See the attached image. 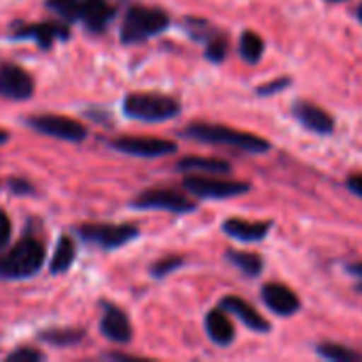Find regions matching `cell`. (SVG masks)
Returning <instances> with one entry per match:
<instances>
[{
	"instance_id": "obj_20",
	"label": "cell",
	"mask_w": 362,
	"mask_h": 362,
	"mask_svg": "<svg viewBox=\"0 0 362 362\" xmlns=\"http://www.w3.org/2000/svg\"><path fill=\"white\" fill-rule=\"evenodd\" d=\"M38 339L53 348H74L85 339L83 329H45L38 333Z\"/></svg>"
},
{
	"instance_id": "obj_31",
	"label": "cell",
	"mask_w": 362,
	"mask_h": 362,
	"mask_svg": "<svg viewBox=\"0 0 362 362\" xmlns=\"http://www.w3.org/2000/svg\"><path fill=\"white\" fill-rule=\"evenodd\" d=\"M291 85V78H276V81H272V83H267V85H261L259 89H257V93L259 95H274V93H280L282 89H286Z\"/></svg>"
},
{
	"instance_id": "obj_9",
	"label": "cell",
	"mask_w": 362,
	"mask_h": 362,
	"mask_svg": "<svg viewBox=\"0 0 362 362\" xmlns=\"http://www.w3.org/2000/svg\"><path fill=\"white\" fill-rule=\"evenodd\" d=\"M182 187L193 193L195 197L204 199H227V197H240L250 191L248 182L238 180H218V178H206V176H187L182 180Z\"/></svg>"
},
{
	"instance_id": "obj_18",
	"label": "cell",
	"mask_w": 362,
	"mask_h": 362,
	"mask_svg": "<svg viewBox=\"0 0 362 362\" xmlns=\"http://www.w3.org/2000/svg\"><path fill=\"white\" fill-rule=\"evenodd\" d=\"M206 333L216 346H229L235 339V329L223 310H212L206 316Z\"/></svg>"
},
{
	"instance_id": "obj_27",
	"label": "cell",
	"mask_w": 362,
	"mask_h": 362,
	"mask_svg": "<svg viewBox=\"0 0 362 362\" xmlns=\"http://www.w3.org/2000/svg\"><path fill=\"white\" fill-rule=\"evenodd\" d=\"M42 358H45V354L36 348H30V346H21L19 350H13L6 354L8 362H38Z\"/></svg>"
},
{
	"instance_id": "obj_26",
	"label": "cell",
	"mask_w": 362,
	"mask_h": 362,
	"mask_svg": "<svg viewBox=\"0 0 362 362\" xmlns=\"http://www.w3.org/2000/svg\"><path fill=\"white\" fill-rule=\"evenodd\" d=\"M182 265H185V259H182V257H168V259L157 261V263L151 267V276L157 278V280H161V278H165L168 274L176 272V269L182 267Z\"/></svg>"
},
{
	"instance_id": "obj_6",
	"label": "cell",
	"mask_w": 362,
	"mask_h": 362,
	"mask_svg": "<svg viewBox=\"0 0 362 362\" xmlns=\"http://www.w3.org/2000/svg\"><path fill=\"white\" fill-rule=\"evenodd\" d=\"M23 121L30 129L64 140V142H83L89 136L83 123L64 115H32V117H25Z\"/></svg>"
},
{
	"instance_id": "obj_4",
	"label": "cell",
	"mask_w": 362,
	"mask_h": 362,
	"mask_svg": "<svg viewBox=\"0 0 362 362\" xmlns=\"http://www.w3.org/2000/svg\"><path fill=\"white\" fill-rule=\"evenodd\" d=\"M123 112L129 119L144 121V123H159L178 117L180 112V102L163 95V93H144V91H134L127 93L123 100Z\"/></svg>"
},
{
	"instance_id": "obj_17",
	"label": "cell",
	"mask_w": 362,
	"mask_h": 362,
	"mask_svg": "<svg viewBox=\"0 0 362 362\" xmlns=\"http://www.w3.org/2000/svg\"><path fill=\"white\" fill-rule=\"evenodd\" d=\"M272 229V223H252L242 218H229L223 223V231L240 242H261Z\"/></svg>"
},
{
	"instance_id": "obj_3",
	"label": "cell",
	"mask_w": 362,
	"mask_h": 362,
	"mask_svg": "<svg viewBox=\"0 0 362 362\" xmlns=\"http://www.w3.org/2000/svg\"><path fill=\"white\" fill-rule=\"evenodd\" d=\"M168 25H170V15L165 11L134 4L127 8V13L123 17L119 36H121L123 45H136V42H144L151 36L165 32Z\"/></svg>"
},
{
	"instance_id": "obj_23",
	"label": "cell",
	"mask_w": 362,
	"mask_h": 362,
	"mask_svg": "<svg viewBox=\"0 0 362 362\" xmlns=\"http://www.w3.org/2000/svg\"><path fill=\"white\" fill-rule=\"evenodd\" d=\"M81 4L83 0H45V6L66 23L81 21Z\"/></svg>"
},
{
	"instance_id": "obj_30",
	"label": "cell",
	"mask_w": 362,
	"mask_h": 362,
	"mask_svg": "<svg viewBox=\"0 0 362 362\" xmlns=\"http://www.w3.org/2000/svg\"><path fill=\"white\" fill-rule=\"evenodd\" d=\"M13 235V227H11V218L6 216L4 210H0V252L8 246Z\"/></svg>"
},
{
	"instance_id": "obj_29",
	"label": "cell",
	"mask_w": 362,
	"mask_h": 362,
	"mask_svg": "<svg viewBox=\"0 0 362 362\" xmlns=\"http://www.w3.org/2000/svg\"><path fill=\"white\" fill-rule=\"evenodd\" d=\"M4 185H6V189H8L11 195H32L34 193V185L28 182V180H23V178H19V176L8 178Z\"/></svg>"
},
{
	"instance_id": "obj_10",
	"label": "cell",
	"mask_w": 362,
	"mask_h": 362,
	"mask_svg": "<svg viewBox=\"0 0 362 362\" xmlns=\"http://www.w3.org/2000/svg\"><path fill=\"white\" fill-rule=\"evenodd\" d=\"M132 208L136 210H165L176 214H189L197 206L182 193L170 191V189H148L140 193L136 199H132Z\"/></svg>"
},
{
	"instance_id": "obj_32",
	"label": "cell",
	"mask_w": 362,
	"mask_h": 362,
	"mask_svg": "<svg viewBox=\"0 0 362 362\" xmlns=\"http://www.w3.org/2000/svg\"><path fill=\"white\" fill-rule=\"evenodd\" d=\"M348 189H350L354 195L362 197V174H356V176H352V178L348 180Z\"/></svg>"
},
{
	"instance_id": "obj_25",
	"label": "cell",
	"mask_w": 362,
	"mask_h": 362,
	"mask_svg": "<svg viewBox=\"0 0 362 362\" xmlns=\"http://www.w3.org/2000/svg\"><path fill=\"white\" fill-rule=\"evenodd\" d=\"M318 356L325 358V361H335V362H361L362 354L346 348V346H339V344H320L316 348Z\"/></svg>"
},
{
	"instance_id": "obj_8",
	"label": "cell",
	"mask_w": 362,
	"mask_h": 362,
	"mask_svg": "<svg viewBox=\"0 0 362 362\" xmlns=\"http://www.w3.org/2000/svg\"><path fill=\"white\" fill-rule=\"evenodd\" d=\"M110 148L132 155V157H142V159H155L163 155L176 153V142L163 140V138H151V136H119L108 142Z\"/></svg>"
},
{
	"instance_id": "obj_5",
	"label": "cell",
	"mask_w": 362,
	"mask_h": 362,
	"mask_svg": "<svg viewBox=\"0 0 362 362\" xmlns=\"http://www.w3.org/2000/svg\"><path fill=\"white\" fill-rule=\"evenodd\" d=\"M76 235L100 250H117L140 235L136 225H106V223H83L76 227Z\"/></svg>"
},
{
	"instance_id": "obj_2",
	"label": "cell",
	"mask_w": 362,
	"mask_h": 362,
	"mask_svg": "<svg viewBox=\"0 0 362 362\" xmlns=\"http://www.w3.org/2000/svg\"><path fill=\"white\" fill-rule=\"evenodd\" d=\"M182 138H191L197 142H206V144H221V146H233L246 153H267L272 148V144L255 134L248 132H238L225 125H208V123H195L189 125L187 129L180 132Z\"/></svg>"
},
{
	"instance_id": "obj_21",
	"label": "cell",
	"mask_w": 362,
	"mask_h": 362,
	"mask_svg": "<svg viewBox=\"0 0 362 362\" xmlns=\"http://www.w3.org/2000/svg\"><path fill=\"white\" fill-rule=\"evenodd\" d=\"M180 172H210V174H227L231 172V163L223 159H208V157H185L176 165Z\"/></svg>"
},
{
	"instance_id": "obj_11",
	"label": "cell",
	"mask_w": 362,
	"mask_h": 362,
	"mask_svg": "<svg viewBox=\"0 0 362 362\" xmlns=\"http://www.w3.org/2000/svg\"><path fill=\"white\" fill-rule=\"evenodd\" d=\"M34 95V78L28 70L17 64H0V98L6 100H30Z\"/></svg>"
},
{
	"instance_id": "obj_16",
	"label": "cell",
	"mask_w": 362,
	"mask_h": 362,
	"mask_svg": "<svg viewBox=\"0 0 362 362\" xmlns=\"http://www.w3.org/2000/svg\"><path fill=\"white\" fill-rule=\"evenodd\" d=\"M221 310L227 312V314L238 316L250 331H257V333H269L272 331V325L250 303H246L240 297H225L221 301Z\"/></svg>"
},
{
	"instance_id": "obj_19",
	"label": "cell",
	"mask_w": 362,
	"mask_h": 362,
	"mask_svg": "<svg viewBox=\"0 0 362 362\" xmlns=\"http://www.w3.org/2000/svg\"><path fill=\"white\" fill-rule=\"evenodd\" d=\"M76 259V244L70 235H62L55 244V250L51 255V261H49V274L51 276H59V274H66L72 263Z\"/></svg>"
},
{
	"instance_id": "obj_24",
	"label": "cell",
	"mask_w": 362,
	"mask_h": 362,
	"mask_svg": "<svg viewBox=\"0 0 362 362\" xmlns=\"http://www.w3.org/2000/svg\"><path fill=\"white\" fill-rule=\"evenodd\" d=\"M263 51H265V40L257 32H250L248 30V32L242 34V38H240V53H242V57L246 62L257 64L261 59Z\"/></svg>"
},
{
	"instance_id": "obj_37",
	"label": "cell",
	"mask_w": 362,
	"mask_h": 362,
	"mask_svg": "<svg viewBox=\"0 0 362 362\" xmlns=\"http://www.w3.org/2000/svg\"><path fill=\"white\" fill-rule=\"evenodd\" d=\"M331 2H339V0H331Z\"/></svg>"
},
{
	"instance_id": "obj_13",
	"label": "cell",
	"mask_w": 362,
	"mask_h": 362,
	"mask_svg": "<svg viewBox=\"0 0 362 362\" xmlns=\"http://www.w3.org/2000/svg\"><path fill=\"white\" fill-rule=\"evenodd\" d=\"M115 13L117 8L110 0H83L81 4V21L93 34L104 32L110 25Z\"/></svg>"
},
{
	"instance_id": "obj_12",
	"label": "cell",
	"mask_w": 362,
	"mask_h": 362,
	"mask_svg": "<svg viewBox=\"0 0 362 362\" xmlns=\"http://www.w3.org/2000/svg\"><path fill=\"white\" fill-rule=\"evenodd\" d=\"M100 333L112 341V344H119V346H127L134 337V329H132V322L127 318V314L108 303V301H102V318H100Z\"/></svg>"
},
{
	"instance_id": "obj_33",
	"label": "cell",
	"mask_w": 362,
	"mask_h": 362,
	"mask_svg": "<svg viewBox=\"0 0 362 362\" xmlns=\"http://www.w3.org/2000/svg\"><path fill=\"white\" fill-rule=\"evenodd\" d=\"M346 272H348L350 276H354V278L362 280V261H358V263H352V265H348V267H346Z\"/></svg>"
},
{
	"instance_id": "obj_7",
	"label": "cell",
	"mask_w": 362,
	"mask_h": 362,
	"mask_svg": "<svg viewBox=\"0 0 362 362\" xmlns=\"http://www.w3.org/2000/svg\"><path fill=\"white\" fill-rule=\"evenodd\" d=\"M70 34H72L70 23L66 21H38V23L15 21L11 25V38L34 40L40 49H51L55 40H68Z\"/></svg>"
},
{
	"instance_id": "obj_1",
	"label": "cell",
	"mask_w": 362,
	"mask_h": 362,
	"mask_svg": "<svg viewBox=\"0 0 362 362\" xmlns=\"http://www.w3.org/2000/svg\"><path fill=\"white\" fill-rule=\"evenodd\" d=\"M47 261L42 242L34 235L21 238L13 248L0 252V280H28L36 276Z\"/></svg>"
},
{
	"instance_id": "obj_34",
	"label": "cell",
	"mask_w": 362,
	"mask_h": 362,
	"mask_svg": "<svg viewBox=\"0 0 362 362\" xmlns=\"http://www.w3.org/2000/svg\"><path fill=\"white\" fill-rule=\"evenodd\" d=\"M8 140V132L6 129H0V144H4Z\"/></svg>"
},
{
	"instance_id": "obj_22",
	"label": "cell",
	"mask_w": 362,
	"mask_h": 362,
	"mask_svg": "<svg viewBox=\"0 0 362 362\" xmlns=\"http://www.w3.org/2000/svg\"><path fill=\"white\" fill-rule=\"evenodd\" d=\"M225 259L235 265L244 276L248 278H257L261 272H263V259L259 255H252V252H242V250H227Z\"/></svg>"
},
{
	"instance_id": "obj_28",
	"label": "cell",
	"mask_w": 362,
	"mask_h": 362,
	"mask_svg": "<svg viewBox=\"0 0 362 362\" xmlns=\"http://www.w3.org/2000/svg\"><path fill=\"white\" fill-rule=\"evenodd\" d=\"M206 57L214 64H221L227 57V40L216 36L212 40H208V49H206Z\"/></svg>"
},
{
	"instance_id": "obj_36",
	"label": "cell",
	"mask_w": 362,
	"mask_h": 362,
	"mask_svg": "<svg viewBox=\"0 0 362 362\" xmlns=\"http://www.w3.org/2000/svg\"><path fill=\"white\" fill-rule=\"evenodd\" d=\"M356 293H361L362 295V284H358V286H356Z\"/></svg>"
},
{
	"instance_id": "obj_15",
	"label": "cell",
	"mask_w": 362,
	"mask_h": 362,
	"mask_svg": "<svg viewBox=\"0 0 362 362\" xmlns=\"http://www.w3.org/2000/svg\"><path fill=\"white\" fill-rule=\"evenodd\" d=\"M293 115L299 119L303 127H308L314 134H331L335 129L333 117L312 102H297L293 106Z\"/></svg>"
},
{
	"instance_id": "obj_35",
	"label": "cell",
	"mask_w": 362,
	"mask_h": 362,
	"mask_svg": "<svg viewBox=\"0 0 362 362\" xmlns=\"http://www.w3.org/2000/svg\"><path fill=\"white\" fill-rule=\"evenodd\" d=\"M358 19L362 21V2H361V6H358Z\"/></svg>"
},
{
	"instance_id": "obj_14",
	"label": "cell",
	"mask_w": 362,
	"mask_h": 362,
	"mask_svg": "<svg viewBox=\"0 0 362 362\" xmlns=\"http://www.w3.org/2000/svg\"><path fill=\"white\" fill-rule=\"evenodd\" d=\"M261 297L265 301V305L280 314V316H293L301 303H299V297L284 284H278V282H272V284H265L263 291H261Z\"/></svg>"
}]
</instances>
